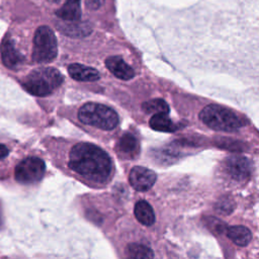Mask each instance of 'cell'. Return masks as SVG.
Returning a JSON list of instances; mask_svg holds the SVG:
<instances>
[{"label": "cell", "instance_id": "cell-1", "mask_svg": "<svg viewBox=\"0 0 259 259\" xmlns=\"http://www.w3.org/2000/svg\"><path fill=\"white\" fill-rule=\"evenodd\" d=\"M69 167L94 184L105 183L112 170L108 154L90 143H79L71 149Z\"/></svg>", "mask_w": 259, "mask_h": 259}, {"label": "cell", "instance_id": "cell-2", "mask_svg": "<svg viewBox=\"0 0 259 259\" xmlns=\"http://www.w3.org/2000/svg\"><path fill=\"white\" fill-rule=\"evenodd\" d=\"M63 76L55 68L41 67L32 70L22 82L23 87L35 96H47L55 91L62 83Z\"/></svg>", "mask_w": 259, "mask_h": 259}, {"label": "cell", "instance_id": "cell-3", "mask_svg": "<svg viewBox=\"0 0 259 259\" xmlns=\"http://www.w3.org/2000/svg\"><path fill=\"white\" fill-rule=\"evenodd\" d=\"M199 119L215 131L235 132L243 125L242 119L231 109L218 104L205 106L199 113Z\"/></svg>", "mask_w": 259, "mask_h": 259}, {"label": "cell", "instance_id": "cell-4", "mask_svg": "<svg viewBox=\"0 0 259 259\" xmlns=\"http://www.w3.org/2000/svg\"><path fill=\"white\" fill-rule=\"evenodd\" d=\"M78 117L85 124L106 131L115 128L119 122L118 115L112 108L95 102L84 104L79 109Z\"/></svg>", "mask_w": 259, "mask_h": 259}, {"label": "cell", "instance_id": "cell-5", "mask_svg": "<svg viewBox=\"0 0 259 259\" xmlns=\"http://www.w3.org/2000/svg\"><path fill=\"white\" fill-rule=\"evenodd\" d=\"M57 55L58 42L54 31L49 26H39L33 37L32 60L35 63L46 64L55 60Z\"/></svg>", "mask_w": 259, "mask_h": 259}, {"label": "cell", "instance_id": "cell-6", "mask_svg": "<svg viewBox=\"0 0 259 259\" xmlns=\"http://www.w3.org/2000/svg\"><path fill=\"white\" fill-rule=\"evenodd\" d=\"M46 164L37 157H27L20 161L15 167V179L22 184L38 182L45 174Z\"/></svg>", "mask_w": 259, "mask_h": 259}, {"label": "cell", "instance_id": "cell-7", "mask_svg": "<svg viewBox=\"0 0 259 259\" xmlns=\"http://www.w3.org/2000/svg\"><path fill=\"white\" fill-rule=\"evenodd\" d=\"M226 171L236 181L247 179L251 173V163L244 156H231L225 162Z\"/></svg>", "mask_w": 259, "mask_h": 259}, {"label": "cell", "instance_id": "cell-8", "mask_svg": "<svg viewBox=\"0 0 259 259\" xmlns=\"http://www.w3.org/2000/svg\"><path fill=\"white\" fill-rule=\"evenodd\" d=\"M128 181L134 189L138 191H147L154 185L156 174L149 168L136 166L133 167L130 172Z\"/></svg>", "mask_w": 259, "mask_h": 259}, {"label": "cell", "instance_id": "cell-9", "mask_svg": "<svg viewBox=\"0 0 259 259\" xmlns=\"http://www.w3.org/2000/svg\"><path fill=\"white\" fill-rule=\"evenodd\" d=\"M1 60L5 67L9 69H16L22 63V56L17 51L12 39L5 37L1 44Z\"/></svg>", "mask_w": 259, "mask_h": 259}, {"label": "cell", "instance_id": "cell-10", "mask_svg": "<svg viewBox=\"0 0 259 259\" xmlns=\"http://www.w3.org/2000/svg\"><path fill=\"white\" fill-rule=\"evenodd\" d=\"M105 65L107 69L118 79L131 80L136 75L134 69L127 65L120 56L107 58L105 60Z\"/></svg>", "mask_w": 259, "mask_h": 259}, {"label": "cell", "instance_id": "cell-11", "mask_svg": "<svg viewBox=\"0 0 259 259\" xmlns=\"http://www.w3.org/2000/svg\"><path fill=\"white\" fill-rule=\"evenodd\" d=\"M69 75L77 80V81H83V82H92L96 81L100 78V74L97 70L91 67H87L82 64H71L68 67Z\"/></svg>", "mask_w": 259, "mask_h": 259}, {"label": "cell", "instance_id": "cell-12", "mask_svg": "<svg viewBox=\"0 0 259 259\" xmlns=\"http://www.w3.org/2000/svg\"><path fill=\"white\" fill-rule=\"evenodd\" d=\"M81 0H66L63 6L56 11L58 17L63 20L75 22L81 18Z\"/></svg>", "mask_w": 259, "mask_h": 259}, {"label": "cell", "instance_id": "cell-13", "mask_svg": "<svg viewBox=\"0 0 259 259\" xmlns=\"http://www.w3.org/2000/svg\"><path fill=\"white\" fill-rule=\"evenodd\" d=\"M227 237L239 246H246L250 243L252 239V234L250 230L244 226H232L226 228Z\"/></svg>", "mask_w": 259, "mask_h": 259}, {"label": "cell", "instance_id": "cell-14", "mask_svg": "<svg viewBox=\"0 0 259 259\" xmlns=\"http://www.w3.org/2000/svg\"><path fill=\"white\" fill-rule=\"evenodd\" d=\"M135 215L137 220L144 226H152L155 223V213L150 205V203L146 200H139L135 204Z\"/></svg>", "mask_w": 259, "mask_h": 259}, {"label": "cell", "instance_id": "cell-15", "mask_svg": "<svg viewBox=\"0 0 259 259\" xmlns=\"http://www.w3.org/2000/svg\"><path fill=\"white\" fill-rule=\"evenodd\" d=\"M118 153L122 156L133 157L139 150V145L136 137L130 133L123 134L116 144Z\"/></svg>", "mask_w": 259, "mask_h": 259}, {"label": "cell", "instance_id": "cell-16", "mask_svg": "<svg viewBox=\"0 0 259 259\" xmlns=\"http://www.w3.org/2000/svg\"><path fill=\"white\" fill-rule=\"evenodd\" d=\"M150 126L155 131L164 133H172L177 130V125L165 113L153 114L150 119Z\"/></svg>", "mask_w": 259, "mask_h": 259}, {"label": "cell", "instance_id": "cell-17", "mask_svg": "<svg viewBox=\"0 0 259 259\" xmlns=\"http://www.w3.org/2000/svg\"><path fill=\"white\" fill-rule=\"evenodd\" d=\"M142 108L146 113H152V114H158V113L168 114L170 111V108L167 102L161 98L151 99L147 102H144L142 105Z\"/></svg>", "mask_w": 259, "mask_h": 259}, {"label": "cell", "instance_id": "cell-18", "mask_svg": "<svg viewBox=\"0 0 259 259\" xmlns=\"http://www.w3.org/2000/svg\"><path fill=\"white\" fill-rule=\"evenodd\" d=\"M125 253L131 258H152L154 257V253L151 248L143 244H130L126 249Z\"/></svg>", "mask_w": 259, "mask_h": 259}, {"label": "cell", "instance_id": "cell-19", "mask_svg": "<svg viewBox=\"0 0 259 259\" xmlns=\"http://www.w3.org/2000/svg\"><path fill=\"white\" fill-rule=\"evenodd\" d=\"M103 0H86V5L88 8L97 9L101 6Z\"/></svg>", "mask_w": 259, "mask_h": 259}, {"label": "cell", "instance_id": "cell-20", "mask_svg": "<svg viewBox=\"0 0 259 259\" xmlns=\"http://www.w3.org/2000/svg\"><path fill=\"white\" fill-rule=\"evenodd\" d=\"M8 154H9L8 148L5 145L0 144V161L3 160L4 158H6L8 156Z\"/></svg>", "mask_w": 259, "mask_h": 259}, {"label": "cell", "instance_id": "cell-21", "mask_svg": "<svg viewBox=\"0 0 259 259\" xmlns=\"http://www.w3.org/2000/svg\"><path fill=\"white\" fill-rule=\"evenodd\" d=\"M48 1H50V2H54V3H57V2H59V1H61V0H48Z\"/></svg>", "mask_w": 259, "mask_h": 259}]
</instances>
